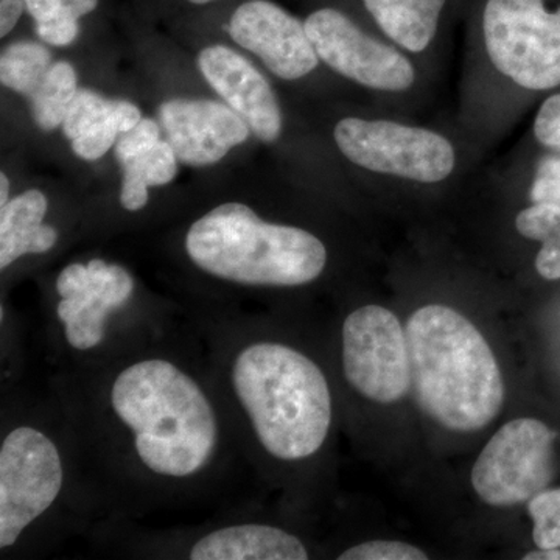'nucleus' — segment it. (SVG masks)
Returning a JSON list of instances; mask_svg holds the SVG:
<instances>
[{
	"label": "nucleus",
	"mask_w": 560,
	"mask_h": 560,
	"mask_svg": "<svg viewBox=\"0 0 560 560\" xmlns=\"http://www.w3.org/2000/svg\"><path fill=\"white\" fill-rule=\"evenodd\" d=\"M10 201V180L7 178L5 173L0 175V208Z\"/></svg>",
	"instance_id": "obj_33"
},
{
	"label": "nucleus",
	"mask_w": 560,
	"mask_h": 560,
	"mask_svg": "<svg viewBox=\"0 0 560 560\" xmlns=\"http://www.w3.org/2000/svg\"><path fill=\"white\" fill-rule=\"evenodd\" d=\"M27 9L25 0H0V36L5 38Z\"/></svg>",
	"instance_id": "obj_31"
},
{
	"label": "nucleus",
	"mask_w": 560,
	"mask_h": 560,
	"mask_svg": "<svg viewBox=\"0 0 560 560\" xmlns=\"http://www.w3.org/2000/svg\"><path fill=\"white\" fill-rule=\"evenodd\" d=\"M340 363L349 388L375 404H394L411 388L407 334L381 305H363L342 320Z\"/></svg>",
	"instance_id": "obj_9"
},
{
	"label": "nucleus",
	"mask_w": 560,
	"mask_h": 560,
	"mask_svg": "<svg viewBox=\"0 0 560 560\" xmlns=\"http://www.w3.org/2000/svg\"><path fill=\"white\" fill-rule=\"evenodd\" d=\"M191 272L213 287L202 302L232 305L234 298L312 285L326 271L329 250L318 235L265 220L242 201H224L191 220L179 238Z\"/></svg>",
	"instance_id": "obj_5"
},
{
	"label": "nucleus",
	"mask_w": 560,
	"mask_h": 560,
	"mask_svg": "<svg viewBox=\"0 0 560 560\" xmlns=\"http://www.w3.org/2000/svg\"><path fill=\"white\" fill-rule=\"evenodd\" d=\"M184 311L246 463L271 477L319 458L334 425V390L323 364L238 305Z\"/></svg>",
	"instance_id": "obj_2"
},
{
	"label": "nucleus",
	"mask_w": 560,
	"mask_h": 560,
	"mask_svg": "<svg viewBox=\"0 0 560 560\" xmlns=\"http://www.w3.org/2000/svg\"><path fill=\"white\" fill-rule=\"evenodd\" d=\"M305 31L320 60L346 79L382 91H405L415 83V69L404 55L361 32L341 11H315Z\"/></svg>",
	"instance_id": "obj_12"
},
{
	"label": "nucleus",
	"mask_w": 560,
	"mask_h": 560,
	"mask_svg": "<svg viewBox=\"0 0 560 560\" xmlns=\"http://www.w3.org/2000/svg\"><path fill=\"white\" fill-rule=\"evenodd\" d=\"M556 433L537 419L501 427L471 469V486L490 506H515L545 490L552 478Z\"/></svg>",
	"instance_id": "obj_11"
},
{
	"label": "nucleus",
	"mask_w": 560,
	"mask_h": 560,
	"mask_svg": "<svg viewBox=\"0 0 560 560\" xmlns=\"http://www.w3.org/2000/svg\"><path fill=\"white\" fill-rule=\"evenodd\" d=\"M230 35L280 79H302L318 66L305 24L268 0L242 3L232 14Z\"/></svg>",
	"instance_id": "obj_13"
},
{
	"label": "nucleus",
	"mask_w": 560,
	"mask_h": 560,
	"mask_svg": "<svg viewBox=\"0 0 560 560\" xmlns=\"http://www.w3.org/2000/svg\"><path fill=\"white\" fill-rule=\"evenodd\" d=\"M117 102V101H116ZM120 132V121L117 119L116 105L108 119L94 125L86 132L72 140V150L77 156L84 161H97L108 153L110 147L117 142Z\"/></svg>",
	"instance_id": "obj_24"
},
{
	"label": "nucleus",
	"mask_w": 560,
	"mask_h": 560,
	"mask_svg": "<svg viewBox=\"0 0 560 560\" xmlns=\"http://www.w3.org/2000/svg\"><path fill=\"white\" fill-rule=\"evenodd\" d=\"M334 138L349 161L371 172L440 183L455 167L452 143L423 128L348 117L335 127Z\"/></svg>",
	"instance_id": "obj_10"
},
{
	"label": "nucleus",
	"mask_w": 560,
	"mask_h": 560,
	"mask_svg": "<svg viewBox=\"0 0 560 560\" xmlns=\"http://www.w3.org/2000/svg\"><path fill=\"white\" fill-rule=\"evenodd\" d=\"M77 73L70 62H55L47 70L31 101L33 119L44 131H51L65 121L70 102L75 97Z\"/></svg>",
	"instance_id": "obj_18"
},
{
	"label": "nucleus",
	"mask_w": 560,
	"mask_h": 560,
	"mask_svg": "<svg viewBox=\"0 0 560 560\" xmlns=\"http://www.w3.org/2000/svg\"><path fill=\"white\" fill-rule=\"evenodd\" d=\"M525 560H560V550L559 548H548V550L528 552V555L523 558Z\"/></svg>",
	"instance_id": "obj_32"
},
{
	"label": "nucleus",
	"mask_w": 560,
	"mask_h": 560,
	"mask_svg": "<svg viewBox=\"0 0 560 560\" xmlns=\"http://www.w3.org/2000/svg\"><path fill=\"white\" fill-rule=\"evenodd\" d=\"M162 127L176 156L189 167H208L249 138V125L230 105L176 98L160 106Z\"/></svg>",
	"instance_id": "obj_14"
},
{
	"label": "nucleus",
	"mask_w": 560,
	"mask_h": 560,
	"mask_svg": "<svg viewBox=\"0 0 560 560\" xmlns=\"http://www.w3.org/2000/svg\"><path fill=\"white\" fill-rule=\"evenodd\" d=\"M47 385L68 422L92 528L230 499L246 459L187 315L106 363L55 371Z\"/></svg>",
	"instance_id": "obj_1"
},
{
	"label": "nucleus",
	"mask_w": 560,
	"mask_h": 560,
	"mask_svg": "<svg viewBox=\"0 0 560 560\" xmlns=\"http://www.w3.org/2000/svg\"><path fill=\"white\" fill-rule=\"evenodd\" d=\"M191 3H197V5H205V3L212 2V0H189Z\"/></svg>",
	"instance_id": "obj_34"
},
{
	"label": "nucleus",
	"mask_w": 560,
	"mask_h": 560,
	"mask_svg": "<svg viewBox=\"0 0 560 560\" xmlns=\"http://www.w3.org/2000/svg\"><path fill=\"white\" fill-rule=\"evenodd\" d=\"M92 525L65 412L46 383L2 386L0 559H35Z\"/></svg>",
	"instance_id": "obj_3"
},
{
	"label": "nucleus",
	"mask_w": 560,
	"mask_h": 560,
	"mask_svg": "<svg viewBox=\"0 0 560 560\" xmlns=\"http://www.w3.org/2000/svg\"><path fill=\"white\" fill-rule=\"evenodd\" d=\"M160 142V127L156 121L142 119L132 130L121 132V138L116 142V160L120 165L127 164L135 158L142 156Z\"/></svg>",
	"instance_id": "obj_26"
},
{
	"label": "nucleus",
	"mask_w": 560,
	"mask_h": 560,
	"mask_svg": "<svg viewBox=\"0 0 560 560\" xmlns=\"http://www.w3.org/2000/svg\"><path fill=\"white\" fill-rule=\"evenodd\" d=\"M382 31L405 49L425 50L434 38L445 0H363Z\"/></svg>",
	"instance_id": "obj_17"
},
{
	"label": "nucleus",
	"mask_w": 560,
	"mask_h": 560,
	"mask_svg": "<svg viewBox=\"0 0 560 560\" xmlns=\"http://www.w3.org/2000/svg\"><path fill=\"white\" fill-rule=\"evenodd\" d=\"M49 200L38 189L22 191L0 208V271L5 276L22 261L46 257L58 248L61 232L47 221Z\"/></svg>",
	"instance_id": "obj_16"
},
{
	"label": "nucleus",
	"mask_w": 560,
	"mask_h": 560,
	"mask_svg": "<svg viewBox=\"0 0 560 560\" xmlns=\"http://www.w3.org/2000/svg\"><path fill=\"white\" fill-rule=\"evenodd\" d=\"M533 537L541 550L560 548V489L541 490L529 500Z\"/></svg>",
	"instance_id": "obj_22"
},
{
	"label": "nucleus",
	"mask_w": 560,
	"mask_h": 560,
	"mask_svg": "<svg viewBox=\"0 0 560 560\" xmlns=\"http://www.w3.org/2000/svg\"><path fill=\"white\" fill-rule=\"evenodd\" d=\"M178 161L171 142L160 140L145 154L135 158V160L128 161L124 165H131L136 171H139L149 187H161L167 186L175 179L176 173H178Z\"/></svg>",
	"instance_id": "obj_23"
},
{
	"label": "nucleus",
	"mask_w": 560,
	"mask_h": 560,
	"mask_svg": "<svg viewBox=\"0 0 560 560\" xmlns=\"http://www.w3.org/2000/svg\"><path fill=\"white\" fill-rule=\"evenodd\" d=\"M198 68L213 91L249 125L264 142L278 140L282 113L267 79L245 57L226 46L208 47Z\"/></svg>",
	"instance_id": "obj_15"
},
{
	"label": "nucleus",
	"mask_w": 560,
	"mask_h": 560,
	"mask_svg": "<svg viewBox=\"0 0 560 560\" xmlns=\"http://www.w3.org/2000/svg\"><path fill=\"white\" fill-rule=\"evenodd\" d=\"M405 334L420 410L460 433L489 425L503 407L504 385L480 330L451 307L427 305L412 313Z\"/></svg>",
	"instance_id": "obj_6"
},
{
	"label": "nucleus",
	"mask_w": 560,
	"mask_h": 560,
	"mask_svg": "<svg viewBox=\"0 0 560 560\" xmlns=\"http://www.w3.org/2000/svg\"><path fill=\"white\" fill-rule=\"evenodd\" d=\"M79 32V18L69 10H62L58 16L49 21L36 22L39 38L51 46H69L77 39Z\"/></svg>",
	"instance_id": "obj_28"
},
{
	"label": "nucleus",
	"mask_w": 560,
	"mask_h": 560,
	"mask_svg": "<svg viewBox=\"0 0 560 560\" xmlns=\"http://www.w3.org/2000/svg\"><path fill=\"white\" fill-rule=\"evenodd\" d=\"M517 230L523 237L541 242L536 268L544 279H560V206L534 202L517 215Z\"/></svg>",
	"instance_id": "obj_19"
},
{
	"label": "nucleus",
	"mask_w": 560,
	"mask_h": 560,
	"mask_svg": "<svg viewBox=\"0 0 560 560\" xmlns=\"http://www.w3.org/2000/svg\"><path fill=\"white\" fill-rule=\"evenodd\" d=\"M184 319V308L145 293L125 265L103 257L65 265L44 301V338L55 371L106 363Z\"/></svg>",
	"instance_id": "obj_4"
},
{
	"label": "nucleus",
	"mask_w": 560,
	"mask_h": 560,
	"mask_svg": "<svg viewBox=\"0 0 560 560\" xmlns=\"http://www.w3.org/2000/svg\"><path fill=\"white\" fill-rule=\"evenodd\" d=\"M340 560H427L429 556L410 544L397 540H372L346 548Z\"/></svg>",
	"instance_id": "obj_25"
},
{
	"label": "nucleus",
	"mask_w": 560,
	"mask_h": 560,
	"mask_svg": "<svg viewBox=\"0 0 560 560\" xmlns=\"http://www.w3.org/2000/svg\"><path fill=\"white\" fill-rule=\"evenodd\" d=\"M486 47L503 75L544 91L560 84V10L551 13L544 0H488Z\"/></svg>",
	"instance_id": "obj_8"
},
{
	"label": "nucleus",
	"mask_w": 560,
	"mask_h": 560,
	"mask_svg": "<svg viewBox=\"0 0 560 560\" xmlns=\"http://www.w3.org/2000/svg\"><path fill=\"white\" fill-rule=\"evenodd\" d=\"M98 551L130 559L307 560L311 550L293 530L243 503L209 521L150 528L140 522H102L88 533Z\"/></svg>",
	"instance_id": "obj_7"
},
{
	"label": "nucleus",
	"mask_w": 560,
	"mask_h": 560,
	"mask_svg": "<svg viewBox=\"0 0 560 560\" xmlns=\"http://www.w3.org/2000/svg\"><path fill=\"white\" fill-rule=\"evenodd\" d=\"M530 198L534 202L560 206V158L550 156L540 162Z\"/></svg>",
	"instance_id": "obj_27"
},
{
	"label": "nucleus",
	"mask_w": 560,
	"mask_h": 560,
	"mask_svg": "<svg viewBox=\"0 0 560 560\" xmlns=\"http://www.w3.org/2000/svg\"><path fill=\"white\" fill-rule=\"evenodd\" d=\"M114 105H116V101L102 97L97 92L79 90L73 101L70 102L65 121H62V131H65L66 138L77 139L94 125L108 119L113 114Z\"/></svg>",
	"instance_id": "obj_21"
},
{
	"label": "nucleus",
	"mask_w": 560,
	"mask_h": 560,
	"mask_svg": "<svg viewBox=\"0 0 560 560\" xmlns=\"http://www.w3.org/2000/svg\"><path fill=\"white\" fill-rule=\"evenodd\" d=\"M534 135L541 145L560 151V94L541 105L534 121Z\"/></svg>",
	"instance_id": "obj_29"
},
{
	"label": "nucleus",
	"mask_w": 560,
	"mask_h": 560,
	"mask_svg": "<svg viewBox=\"0 0 560 560\" xmlns=\"http://www.w3.org/2000/svg\"><path fill=\"white\" fill-rule=\"evenodd\" d=\"M50 66V51L40 44H10L0 57V81L9 90L31 97Z\"/></svg>",
	"instance_id": "obj_20"
},
{
	"label": "nucleus",
	"mask_w": 560,
	"mask_h": 560,
	"mask_svg": "<svg viewBox=\"0 0 560 560\" xmlns=\"http://www.w3.org/2000/svg\"><path fill=\"white\" fill-rule=\"evenodd\" d=\"M25 7L35 22L49 21L58 16L62 10L70 11L69 0H25Z\"/></svg>",
	"instance_id": "obj_30"
}]
</instances>
